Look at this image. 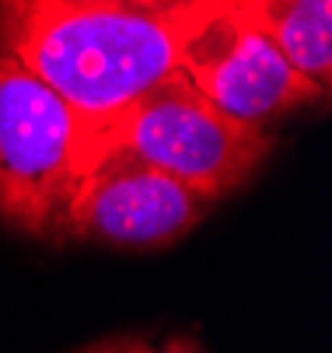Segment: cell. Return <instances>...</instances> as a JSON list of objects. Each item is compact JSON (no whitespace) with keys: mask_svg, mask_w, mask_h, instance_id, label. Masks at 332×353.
Masks as SVG:
<instances>
[{"mask_svg":"<svg viewBox=\"0 0 332 353\" xmlns=\"http://www.w3.org/2000/svg\"><path fill=\"white\" fill-rule=\"evenodd\" d=\"M158 353H203V350L193 339H168L165 350H158Z\"/></svg>","mask_w":332,"mask_h":353,"instance_id":"cell-8","label":"cell"},{"mask_svg":"<svg viewBox=\"0 0 332 353\" xmlns=\"http://www.w3.org/2000/svg\"><path fill=\"white\" fill-rule=\"evenodd\" d=\"M94 353H158V350H151L147 343H112V346H102V350H94Z\"/></svg>","mask_w":332,"mask_h":353,"instance_id":"cell-7","label":"cell"},{"mask_svg":"<svg viewBox=\"0 0 332 353\" xmlns=\"http://www.w3.org/2000/svg\"><path fill=\"white\" fill-rule=\"evenodd\" d=\"M210 199L147 165L123 143H109L81 179L60 221L56 241H98L116 248H161L185 238Z\"/></svg>","mask_w":332,"mask_h":353,"instance_id":"cell-4","label":"cell"},{"mask_svg":"<svg viewBox=\"0 0 332 353\" xmlns=\"http://www.w3.org/2000/svg\"><path fill=\"white\" fill-rule=\"evenodd\" d=\"M234 0L151 11L123 0H0V49L94 123L178 70L182 53Z\"/></svg>","mask_w":332,"mask_h":353,"instance_id":"cell-1","label":"cell"},{"mask_svg":"<svg viewBox=\"0 0 332 353\" xmlns=\"http://www.w3.org/2000/svg\"><path fill=\"white\" fill-rule=\"evenodd\" d=\"M245 18L304 77L332 84V0H238Z\"/></svg>","mask_w":332,"mask_h":353,"instance_id":"cell-6","label":"cell"},{"mask_svg":"<svg viewBox=\"0 0 332 353\" xmlns=\"http://www.w3.org/2000/svg\"><path fill=\"white\" fill-rule=\"evenodd\" d=\"M178 70L227 116L266 130L294 109L329 98L245 18L238 0L189 39Z\"/></svg>","mask_w":332,"mask_h":353,"instance_id":"cell-5","label":"cell"},{"mask_svg":"<svg viewBox=\"0 0 332 353\" xmlns=\"http://www.w3.org/2000/svg\"><path fill=\"white\" fill-rule=\"evenodd\" d=\"M123 4H133V8H151V11H165V8H178L185 0H123Z\"/></svg>","mask_w":332,"mask_h":353,"instance_id":"cell-9","label":"cell"},{"mask_svg":"<svg viewBox=\"0 0 332 353\" xmlns=\"http://www.w3.org/2000/svg\"><path fill=\"white\" fill-rule=\"evenodd\" d=\"M105 140L129 147L210 203L242 189L276 143L266 126L242 123L214 105L182 70L105 119Z\"/></svg>","mask_w":332,"mask_h":353,"instance_id":"cell-3","label":"cell"},{"mask_svg":"<svg viewBox=\"0 0 332 353\" xmlns=\"http://www.w3.org/2000/svg\"><path fill=\"white\" fill-rule=\"evenodd\" d=\"M102 150L105 123L0 49V221L32 238H56Z\"/></svg>","mask_w":332,"mask_h":353,"instance_id":"cell-2","label":"cell"}]
</instances>
